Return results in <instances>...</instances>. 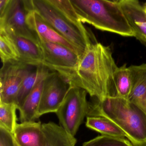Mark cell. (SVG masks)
<instances>
[{
    "label": "cell",
    "mask_w": 146,
    "mask_h": 146,
    "mask_svg": "<svg viewBox=\"0 0 146 146\" xmlns=\"http://www.w3.org/2000/svg\"><path fill=\"white\" fill-rule=\"evenodd\" d=\"M0 56L2 63L19 59L17 46L11 37L4 30L0 29Z\"/></svg>",
    "instance_id": "ffe728a7"
},
{
    "label": "cell",
    "mask_w": 146,
    "mask_h": 146,
    "mask_svg": "<svg viewBox=\"0 0 146 146\" xmlns=\"http://www.w3.org/2000/svg\"><path fill=\"white\" fill-rule=\"evenodd\" d=\"M44 80L40 82L33 88L18 109L21 123L38 119L37 111L42 94Z\"/></svg>",
    "instance_id": "e0dca14e"
},
{
    "label": "cell",
    "mask_w": 146,
    "mask_h": 146,
    "mask_svg": "<svg viewBox=\"0 0 146 146\" xmlns=\"http://www.w3.org/2000/svg\"><path fill=\"white\" fill-rule=\"evenodd\" d=\"M82 146H134L125 138L102 135L85 142Z\"/></svg>",
    "instance_id": "603a6c76"
},
{
    "label": "cell",
    "mask_w": 146,
    "mask_h": 146,
    "mask_svg": "<svg viewBox=\"0 0 146 146\" xmlns=\"http://www.w3.org/2000/svg\"><path fill=\"white\" fill-rule=\"evenodd\" d=\"M131 75L126 64L118 67L115 74L116 97L127 100L131 88Z\"/></svg>",
    "instance_id": "d6986e66"
},
{
    "label": "cell",
    "mask_w": 146,
    "mask_h": 146,
    "mask_svg": "<svg viewBox=\"0 0 146 146\" xmlns=\"http://www.w3.org/2000/svg\"><path fill=\"white\" fill-rule=\"evenodd\" d=\"M45 138L44 146H76L77 139L61 126L50 122L42 124Z\"/></svg>",
    "instance_id": "9a60e30c"
},
{
    "label": "cell",
    "mask_w": 146,
    "mask_h": 146,
    "mask_svg": "<svg viewBox=\"0 0 146 146\" xmlns=\"http://www.w3.org/2000/svg\"><path fill=\"white\" fill-rule=\"evenodd\" d=\"M28 11L38 13L52 28L77 49L81 57L94 41L90 32L84 26L73 23L60 14L47 0H25Z\"/></svg>",
    "instance_id": "277c9868"
},
{
    "label": "cell",
    "mask_w": 146,
    "mask_h": 146,
    "mask_svg": "<svg viewBox=\"0 0 146 146\" xmlns=\"http://www.w3.org/2000/svg\"><path fill=\"white\" fill-rule=\"evenodd\" d=\"M11 0H0V16L5 13Z\"/></svg>",
    "instance_id": "d4e9b609"
},
{
    "label": "cell",
    "mask_w": 146,
    "mask_h": 146,
    "mask_svg": "<svg viewBox=\"0 0 146 146\" xmlns=\"http://www.w3.org/2000/svg\"><path fill=\"white\" fill-rule=\"evenodd\" d=\"M0 146H14L12 133L1 125H0Z\"/></svg>",
    "instance_id": "cb8c5ba5"
},
{
    "label": "cell",
    "mask_w": 146,
    "mask_h": 146,
    "mask_svg": "<svg viewBox=\"0 0 146 146\" xmlns=\"http://www.w3.org/2000/svg\"><path fill=\"white\" fill-rule=\"evenodd\" d=\"M86 127L105 135L125 138L126 135L116 124L104 117L88 116Z\"/></svg>",
    "instance_id": "ac0fdd59"
},
{
    "label": "cell",
    "mask_w": 146,
    "mask_h": 146,
    "mask_svg": "<svg viewBox=\"0 0 146 146\" xmlns=\"http://www.w3.org/2000/svg\"><path fill=\"white\" fill-rule=\"evenodd\" d=\"M82 23L122 36L134 37L118 1L70 0Z\"/></svg>",
    "instance_id": "3957f363"
},
{
    "label": "cell",
    "mask_w": 146,
    "mask_h": 146,
    "mask_svg": "<svg viewBox=\"0 0 146 146\" xmlns=\"http://www.w3.org/2000/svg\"><path fill=\"white\" fill-rule=\"evenodd\" d=\"M32 66L18 60L3 64L0 73V102L16 103L22 83Z\"/></svg>",
    "instance_id": "52a82bcc"
},
{
    "label": "cell",
    "mask_w": 146,
    "mask_h": 146,
    "mask_svg": "<svg viewBox=\"0 0 146 146\" xmlns=\"http://www.w3.org/2000/svg\"><path fill=\"white\" fill-rule=\"evenodd\" d=\"M119 6L135 37L146 46V12L137 0H119Z\"/></svg>",
    "instance_id": "30bf717a"
},
{
    "label": "cell",
    "mask_w": 146,
    "mask_h": 146,
    "mask_svg": "<svg viewBox=\"0 0 146 146\" xmlns=\"http://www.w3.org/2000/svg\"><path fill=\"white\" fill-rule=\"evenodd\" d=\"M144 8H145V11H146V3H145V4H144Z\"/></svg>",
    "instance_id": "4316f807"
},
{
    "label": "cell",
    "mask_w": 146,
    "mask_h": 146,
    "mask_svg": "<svg viewBox=\"0 0 146 146\" xmlns=\"http://www.w3.org/2000/svg\"><path fill=\"white\" fill-rule=\"evenodd\" d=\"M43 52L42 65L58 73L68 82L77 66L81 57L64 46L39 39Z\"/></svg>",
    "instance_id": "8992f818"
},
{
    "label": "cell",
    "mask_w": 146,
    "mask_h": 146,
    "mask_svg": "<svg viewBox=\"0 0 146 146\" xmlns=\"http://www.w3.org/2000/svg\"><path fill=\"white\" fill-rule=\"evenodd\" d=\"M14 146H20L17 143V142L15 141V140H14Z\"/></svg>",
    "instance_id": "484cf974"
},
{
    "label": "cell",
    "mask_w": 146,
    "mask_h": 146,
    "mask_svg": "<svg viewBox=\"0 0 146 146\" xmlns=\"http://www.w3.org/2000/svg\"><path fill=\"white\" fill-rule=\"evenodd\" d=\"M27 23L30 29L37 35L39 39L60 44L77 54L81 57L77 49L52 28L36 12L29 11Z\"/></svg>",
    "instance_id": "8fae6325"
},
{
    "label": "cell",
    "mask_w": 146,
    "mask_h": 146,
    "mask_svg": "<svg viewBox=\"0 0 146 146\" xmlns=\"http://www.w3.org/2000/svg\"><path fill=\"white\" fill-rule=\"evenodd\" d=\"M60 14L76 25L80 27L84 25L78 16L70 0H47Z\"/></svg>",
    "instance_id": "7402d4cb"
},
{
    "label": "cell",
    "mask_w": 146,
    "mask_h": 146,
    "mask_svg": "<svg viewBox=\"0 0 146 146\" xmlns=\"http://www.w3.org/2000/svg\"><path fill=\"white\" fill-rule=\"evenodd\" d=\"M28 13L25 0H11L5 13L0 16V29L39 43L38 36L27 24Z\"/></svg>",
    "instance_id": "ba28073f"
},
{
    "label": "cell",
    "mask_w": 146,
    "mask_h": 146,
    "mask_svg": "<svg viewBox=\"0 0 146 146\" xmlns=\"http://www.w3.org/2000/svg\"><path fill=\"white\" fill-rule=\"evenodd\" d=\"M49 70L43 65L32 66L25 78L17 96L16 104L18 109L33 88L49 75Z\"/></svg>",
    "instance_id": "2e32d148"
},
{
    "label": "cell",
    "mask_w": 146,
    "mask_h": 146,
    "mask_svg": "<svg viewBox=\"0 0 146 146\" xmlns=\"http://www.w3.org/2000/svg\"><path fill=\"white\" fill-rule=\"evenodd\" d=\"M88 116L106 118L125 133L134 146H146V113L128 100L117 97L102 101L95 99L90 102Z\"/></svg>",
    "instance_id": "7a4b0ae2"
},
{
    "label": "cell",
    "mask_w": 146,
    "mask_h": 146,
    "mask_svg": "<svg viewBox=\"0 0 146 146\" xmlns=\"http://www.w3.org/2000/svg\"><path fill=\"white\" fill-rule=\"evenodd\" d=\"M87 94L81 88L71 87L56 112L60 125L73 137L88 113L90 102L87 100Z\"/></svg>",
    "instance_id": "5b68a950"
},
{
    "label": "cell",
    "mask_w": 146,
    "mask_h": 146,
    "mask_svg": "<svg viewBox=\"0 0 146 146\" xmlns=\"http://www.w3.org/2000/svg\"><path fill=\"white\" fill-rule=\"evenodd\" d=\"M5 31L11 37L17 46L19 54V61L33 66L42 65L44 57L40 43L27 38L17 36Z\"/></svg>",
    "instance_id": "4fadbf2b"
},
{
    "label": "cell",
    "mask_w": 146,
    "mask_h": 146,
    "mask_svg": "<svg viewBox=\"0 0 146 146\" xmlns=\"http://www.w3.org/2000/svg\"><path fill=\"white\" fill-rule=\"evenodd\" d=\"M20 146H44L45 138L40 121H26L17 123L13 133Z\"/></svg>",
    "instance_id": "7c38bea8"
},
{
    "label": "cell",
    "mask_w": 146,
    "mask_h": 146,
    "mask_svg": "<svg viewBox=\"0 0 146 146\" xmlns=\"http://www.w3.org/2000/svg\"><path fill=\"white\" fill-rule=\"evenodd\" d=\"M131 88L128 100L146 113V64L129 66Z\"/></svg>",
    "instance_id": "5bb4252c"
},
{
    "label": "cell",
    "mask_w": 146,
    "mask_h": 146,
    "mask_svg": "<svg viewBox=\"0 0 146 146\" xmlns=\"http://www.w3.org/2000/svg\"><path fill=\"white\" fill-rule=\"evenodd\" d=\"M71 86L57 72H50L44 82L43 90L37 111L38 118L43 114L58 111Z\"/></svg>",
    "instance_id": "9c48e42d"
},
{
    "label": "cell",
    "mask_w": 146,
    "mask_h": 146,
    "mask_svg": "<svg viewBox=\"0 0 146 146\" xmlns=\"http://www.w3.org/2000/svg\"><path fill=\"white\" fill-rule=\"evenodd\" d=\"M18 109L15 103L0 102V125L13 133L18 123L16 111Z\"/></svg>",
    "instance_id": "44dd1931"
},
{
    "label": "cell",
    "mask_w": 146,
    "mask_h": 146,
    "mask_svg": "<svg viewBox=\"0 0 146 146\" xmlns=\"http://www.w3.org/2000/svg\"><path fill=\"white\" fill-rule=\"evenodd\" d=\"M118 68L111 48L96 42L89 46L80 58L68 83L102 101L107 97H116L115 74Z\"/></svg>",
    "instance_id": "6da1fadb"
}]
</instances>
